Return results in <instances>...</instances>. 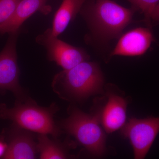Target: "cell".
I'll list each match as a JSON object with an SVG mask.
<instances>
[{
  "mask_svg": "<svg viewBox=\"0 0 159 159\" xmlns=\"http://www.w3.org/2000/svg\"><path fill=\"white\" fill-rule=\"evenodd\" d=\"M57 109L55 104L43 107L28 99L23 102L16 101L10 108L4 103L0 104V118L11 121L13 125L29 131L56 138L61 133L54 120Z\"/></svg>",
  "mask_w": 159,
  "mask_h": 159,
  "instance_id": "cell-3",
  "label": "cell"
},
{
  "mask_svg": "<svg viewBox=\"0 0 159 159\" xmlns=\"http://www.w3.org/2000/svg\"><path fill=\"white\" fill-rule=\"evenodd\" d=\"M19 32L9 34L6 45L0 52V93L10 91L17 99L16 101L23 102L27 98L19 83L16 47Z\"/></svg>",
  "mask_w": 159,
  "mask_h": 159,
  "instance_id": "cell-5",
  "label": "cell"
},
{
  "mask_svg": "<svg viewBox=\"0 0 159 159\" xmlns=\"http://www.w3.org/2000/svg\"><path fill=\"white\" fill-rule=\"evenodd\" d=\"M155 40L151 29L139 28L126 32L121 36L111 53L110 57L135 56L145 54Z\"/></svg>",
  "mask_w": 159,
  "mask_h": 159,
  "instance_id": "cell-9",
  "label": "cell"
},
{
  "mask_svg": "<svg viewBox=\"0 0 159 159\" xmlns=\"http://www.w3.org/2000/svg\"><path fill=\"white\" fill-rule=\"evenodd\" d=\"M100 113L88 114L75 107L60 122L61 128L73 136L92 155L101 157L106 151V135L100 125Z\"/></svg>",
  "mask_w": 159,
  "mask_h": 159,
  "instance_id": "cell-4",
  "label": "cell"
},
{
  "mask_svg": "<svg viewBox=\"0 0 159 159\" xmlns=\"http://www.w3.org/2000/svg\"><path fill=\"white\" fill-rule=\"evenodd\" d=\"M107 101L100 113V121L104 130L112 133L125 125L127 100L116 94L108 92Z\"/></svg>",
  "mask_w": 159,
  "mask_h": 159,
  "instance_id": "cell-10",
  "label": "cell"
},
{
  "mask_svg": "<svg viewBox=\"0 0 159 159\" xmlns=\"http://www.w3.org/2000/svg\"><path fill=\"white\" fill-rule=\"evenodd\" d=\"M85 0H63L54 15L52 28V34L58 37L66 29L69 24L79 13Z\"/></svg>",
  "mask_w": 159,
  "mask_h": 159,
  "instance_id": "cell-12",
  "label": "cell"
},
{
  "mask_svg": "<svg viewBox=\"0 0 159 159\" xmlns=\"http://www.w3.org/2000/svg\"><path fill=\"white\" fill-rule=\"evenodd\" d=\"M131 3L132 8L136 11H139L144 15L142 21L145 22L148 28L151 29V14L156 6L159 3V0H126Z\"/></svg>",
  "mask_w": 159,
  "mask_h": 159,
  "instance_id": "cell-14",
  "label": "cell"
},
{
  "mask_svg": "<svg viewBox=\"0 0 159 159\" xmlns=\"http://www.w3.org/2000/svg\"><path fill=\"white\" fill-rule=\"evenodd\" d=\"M36 41L45 48L49 60L54 61L64 70L72 68L90 59L89 55L83 49L69 44L53 35L51 28L38 35Z\"/></svg>",
  "mask_w": 159,
  "mask_h": 159,
  "instance_id": "cell-7",
  "label": "cell"
},
{
  "mask_svg": "<svg viewBox=\"0 0 159 159\" xmlns=\"http://www.w3.org/2000/svg\"><path fill=\"white\" fill-rule=\"evenodd\" d=\"M151 19L152 26L159 24V3L154 9Z\"/></svg>",
  "mask_w": 159,
  "mask_h": 159,
  "instance_id": "cell-16",
  "label": "cell"
},
{
  "mask_svg": "<svg viewBox=\"0 0 159 159\" xmlns=\"http://www.w3.org/2000/svg\"><path fill=\"white\" fill-rule=\"evenodd\" d=\"M3 134L8 147L4 159H33L37 158V143L29 130L13 125Z\"/></svg>",
  "mask_w": 159,
  "mask_h": 159,
  "instance_id": "cell-8",
  "label": "cell"
},
{
  "mask_svg": "<svg viewBox=\"0 0 159 159\" xmlns=\"http://www.w3.org/2000/svg\"><path fill=\"white\" fill-rule=\"evenodd\" d=\"M37 146L39 158L41 159H66L69 154L61 143L51 140L45 134H39Z\"/></svg>",
  "mask_w": 159,
  "mask_h": 159,
  "instance_id": "cell-13",
  "label": "cell"
},
{
  "mask_svg": "<svg viewBox=\"0 0 159 159\" xmlns=\"http://www.w3.org/2000/svg\"><path fill=\"white\" fill-rule=\"evenodd\" d=\"M159 133V117L139 119L132 118L121 130L133 148L135 159L145 158Z\"/></svg>",
  "mask_w": 159,
  "mask_h": 159,
  "instance_id": "cell-6",
  "label": "cell"
},
{
  "mask_svg": "<svg viewBox=\"0 0 159 159\" xmlns=\"http://www.w3.org/2000/svg\"><path fill=\"white\" fill-rule=\"evenodd\" d=\"M52 84L61 97L83 101L102 93L104 77L97 62L86 61L60 72Z\"/></svg>",
  "mask_w": 159,
  "mask_h": 159,
  "instance_id": "cell-2",
  "label": "cell"
},
{
  "mask_svg": "<svg viewBox=\"0 0 159 159\" xmlns=\"http://www.w3.org/2000/svg\"><path fill=\"white\" fill-rule=\"evenodd\" d=\"M21 0H0V25L11 17Z\"/></svg>",
  "mask_w": 159,
  "mask_h": 159,
  "instance_id": "cell-15",
  "label": "cell"
},
{
  "mask_svg": "<svg viewBox=\"0 0 159 159\" xmlns=\"http://www.w3.org/2000/svg\"><path fill=\"white\" fill-rule=\"evenodd\" d=\"M47 2L48 0H21L11 17L0 25V34L18 32L23 23L37 11L48 14L51 7L47 5Z\"/></svg>",
  "mask_w": 159,
  "mask_h": 159,
  "instance_id": "cell-11",
  "label": "cell"
},
{
  "mask_svg": "<svg viewBox=\"0 0 159 159\" xmlns=\"http://www.w3.org/2000/svg\"><path fill=\"white\" fill-rule=\"evenodd\" d=\"M135 11L111 0H85L79 13L93 36L107 42L120 36Z\"/></svg>",
  "mask_w": 159,
  "mask_h": 159,
  "instance_id": "cell-1",
  "label": "cell"
},
{
  "mask_svg": "<svg viewBox=\"0 0 159 159\" xmlns=\"http://www.w3.org/2000/svg\"><path fill=\"white\" fill-rule=\"evenodd\" d=\"M7 142L4 139L2 135L0 136V158L2 159L7 150Z\"/></svg>",
  "mask_w": 159,
  "mask_h": 159,
  "instance_id": "cell-17",
  "label": "cell"
}]
</instances>
